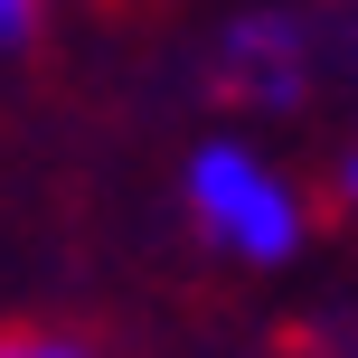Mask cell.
I'll list each match as a JSON object with an SVG mask.
<instances>
[{"instance_id":"cell-1","label":"cell","mask_w":358,"mask_h":358,"mask_svg":"<svg viewBox=\"0 0 358 358\" xmlns=\"http://www.w3.org/2000/svg\"><path fill=\"white\" fill-rule=\"evenodd\" d=\"M179 208H189V227L208 236L217 255H236V264H283V255L302 245V198H292V179L273 170L264 151H245V142H189Z\"/></svg>"},{"instance_id":"cell-2","label":"cell","mask_w":358,"mask_h":358,"mask_svg":"<svg viewBox=\"0 0 358 358\" xmlns=\"http://www.w3.org/2000/svg\"><path fill=\"white\" fill-rule=\"evenodd\" d=\"M0 358H113V349L85 330H57V321H19V330H0Z\"/></svg>"},{"instance_id":"cell-3","label":"cell","mask_w":358,"mask_h":358,"mask_svg":"<svg viewBox=\"0 0 358 358\" xmlns=\"http://www.w3.org/2000/svg\"><path fill=\"white\" fill-rule=\"evenodd\" d=\"M38 10H48V0H0V48H19V38L38 29Z\"/></svg>"}]
</instances>
